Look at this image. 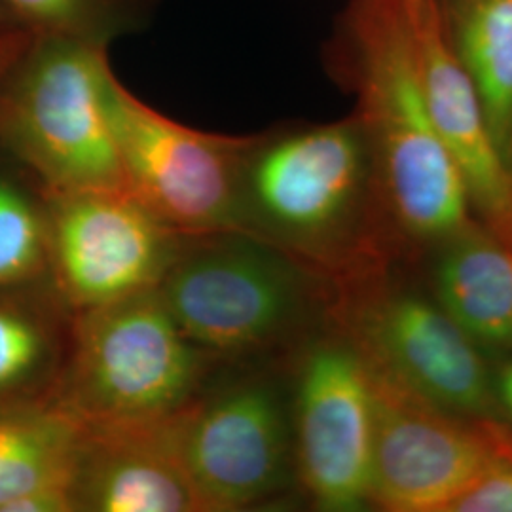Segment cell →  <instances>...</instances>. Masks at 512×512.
<instances>
[{
  "instance_id": "obj_1",
  "label": "cell",
  "mask_w": 512,
  "mask_h": 512,
  "mask_svg": "<svg viewBox=\"0 0 512 512\" xmlns=\"http://www.w3.org/2000/svg\"><path fill=\"white\" fill-rule=\"evenodd\" d=\"M236 230L334 285L401 260L361 118L294 122L249 137Z\"/></svg>"
},
{
  "instance_id": "obj_2",
  "label": "cell",
  "mask_w": 512,
  "mask_h": 512,
  "mask_svg": "<svg viewBox=\"0 0 512 512\" xmlns=\"http://www.w3.org/2000/svg\"><path fill=\"white\" fill-rule=\"evenodd\" d=\"M420 0H349L323 48L330 78L355 99L404 262L475 219L427 105Z\"/></svg>"
},
{
  "instance_id": "obj_3",
  "label": "cell",
  "mask_w": 512,
  "mask_h": 512,
  "mask_svg": "<svg viewBox=\"0 0 512 512\" xmlns=\"http://www.w3.org/2000/svg\"><path fill=\"white\" fill-rule=\"evenodd\" d=\"M158 291L211 359L285 363L330 323L334 283L238 230L184 236Z\"/></svg>"
},
{
  "instance_id": "obj_4",
  "label": "cell",
  "mask_w": 512,
  "mask_h": 512,
  "mask_svg": "<svg viewBox=\"0 0 512 512\" xmlns=\"http://www.w3.org/2000/svg\"><path fill=\"white\" fill-rule=\"evenodd\" d=\"M330 325L348 338L376 384L456 416L503 421L494 363L403 260L336 283Z\"/></svg>"
},
{
  "instance_id": "obj_5",
  "label": "cell",
  "mask_w": 512,
  "mask_h": 512,
  "mask_svg": "<svg viewBox=\"0 0 512 512\" xmlns=\"http://www.w3.org/2000/svg\"><path fill=\"white\" fill-rule=\"evenodd\" d=\"M109 46L37 37L0 90V143L44 196L129 190L109 114Z\"/></svg>"
},
{
  "instance_id": "obj_6",
  "label": "cell",
  "mask_w": 512,
  "mask_h": 512,
  "mask_svg": "<svg viewBox=\"0 0 512 512\" xmlns=\"http://www.w3.org/2000/svg\"><path fill=\"white\" fill-rule=\"evenodd\" d=\"M50 399L82 427L173 416L203 391L211 357L196 348L158 289L74 313Z\"/></svg>"
},
{
  "instance_id": "obj_7",
  "label": "cell",
  "mask_w": 512,
  "mask_h": 512,
  "mask_svg": "<svg viewBox=\"0 0 512 512\" xmlns=\"http://www.w3.org/2000/svg\"><path fill=\"white\" fill-rule=\"evenodd\" d=\"M179 444L205 512L255 509L296 488L285 363L202 391L179 414Z\"/></svg>"
},
{
  "instance_id": "obj_8",
  "label": "cell",
  "mask_w": 512,
  "mask_h": 512,
  "mask_svg": "<svg viewBox=\"0 0 512 512\" xmlns=\"http://www.w3.org/2000/svg\"><path fill=\"white\" fill-rule=\"evenodd\" d=\"M285 366L298 492L317 511H368L376 401L365 363L329 323Z\"/></svg>"
},
{
  "instance_id": "obj_9",
  "label": "cell",
  "mask_w": 512,
  "mask_h": 512,
  "mask_svg": "<svg viewBox=\"0 0 512 512\" xmlns=\"http://www.w3.org/2000/svg\"><path fill=\"white\" fill-rule=\"evenodd\" d=\"M109 114L129 190L184 236L236 230L249 137L205 133L148 107L112 74Z\"/></svg>"
},
{
  "instance_id": "obj_10",
  "label": "cell",
  "mask_w": 512,
  "mask_h": 512,
  "mask_svg": "<svg viewBox=\"0 0 512 512\" xmlns=\"http://www.w3.org/2000/svg\"><path fill=\"white\" fill-rule=\"evenodd\" d=\"M55 296L71 315L160 287L184 234L131 190L44 196Z\"/></svg>"
},
{
  "instance_id": "obj_11",
  "label": "cell",
  "mask_w": 512,
  "mask_h": 512,
  "mask_svg": "<svg viewBox=\"0 0 512 512\" xmlns=\"http://www.w3.org/2000/svg\"><path fill=\"white\" fill-rule=\"evenodd\" d=\"M372 378V376H370ZM374 385L370 509L450 512L512 448L505 421L473 420Z\"/></svg>"
},
{
  "instance_id": "obj_12",
  "label": "cell",
  "mask_w": 512,
  "mask_h": 512,
  "mask_svg": "<svg viewBox=\"0 0 512 512\" xmlns=\"http://www.w3.org/2000/svg\"><path fill=\"white\" fill-rule=\"evenodd\" d=\"M179 414L84 427L78 512H205L181 456Z\"/></svg>"
},
{
  "instance_id": "obj_13",
  "label": "cell",
  "mask_w": 512,
  "mask_h": 512,
  "mask_svg": "<svg viewBox=\"0 0 512 512\" xmlns=\"http://www.w3.org/2000/svg\"><path fill=\"white\" fill-rule=\"evenodd\" d=\"M418 52L427 105L471 211L512 247V169L495 145L473 82L442 44L425 0L418 4Z\"/></svg>"
},
{
  "instance_id": "obj_14",
  "label": "cell",
  "mask_w": 512,
  "mask_h": 512,
  "mask_svg": "<svg viewBox=\"0 0 512 512\" xmlns=\"http://www.w3.org/2000/svg\"><path fill=\"white\" fill-rule=\"evenodd\" d=\"M410 266L492 363L511 357L512 247L507 241L480 220H469Z\"/></svg>"
},
{
  "instance_id": "obj_15",
  "label": "cell",
  "mask_w": 512,
  "mask_h": 512,
  "mask_svg": "<svg viewBox=\"0 0 512 512\" xmlns=\"http://www.w3.org/2000/svg\"><path fill=\"white\" fill-rule=\"evenodd\" d=\"M82 442L50 397L0 406V512H78Z\"/></svg>"
},
{
  "instance_id": "obj_16",
  "label": "cell",
  "mask_w": 512,
  "mask_h": 512,
  "mask_svg": "<svg viewBox=\"0 0 512 512\" xmlns=\"http://www.w3.org/2000/svg\"><path fill=\"white\" fill-rule=\"evenodd\" d=\"M442 44L473 82L512 169V0H425Z\"/></svg>"
},
{
  "instance_id": "obj_17",
  "label": "cell",
  "mask_w": 512,
  "mask_h": 512,
  "mask_svg": "<svg viewBox=\"0 0 512 512\" xmlns=\"http://www.w3.org/2000/svg\"><path fill=\"white\" fill-rule=\"evenodd\" d=\"M33 287L0 293V406L50 397L65 363L71 329Z\"/></svg>"
},
{
  "instance_id": "obj_18",
  "label": "cell",
  "mask_w": 512,
  "mask_h": 512,
  "mask_svg": "<svg viewBox=\"0 0 512 512\" xmlns=\"http://www.w3.org/2000/svg\"><path fill=\"white\" fill-rule=\"evenodd\" d=\"M50 272L46 203L0 177V293L37 285Z\"/></svg>"
},
{
  "instance_id": "obj_19",
  "label": "cell",
  "mask_w": 512,
  "mask_h": 512,
  "mask_svg": "<svg viewBox=\"0 0 512 512\" xmlns=\"http://www.w3.org/2000/svg\"><path fill=\"white\" fill-rule=\"evenodd\" d=\"M19 27L37 37L109 46L141 16V0H0Z\"/></svg>"
},
{
  "instance_id": "obj_20",
  "label": "cell",
  "mask_w": 512,
  "mask_h": 512,
  "mask_svg": "<svg viewBox=\"0 0 512 512\" xmlns=\"http://www.w3.org/2000/svg\"><path fill=\"white\" fill-rule=\"evenodd\" d=\"M450 512H512V448L459 497Z\"/></svg>"
},
{
  "instance_id": "obj_21",
  "label": "cell",
  "mask_w": 512,
  "mask_h": 512,
  "mask_svg": "<svg viewBox=\"0 0 512 512\" xmlns=\"http://www.w3.org/2000/svg\"><path fill=\"white\" fill-rule=\"evenodd\" d=\"M35 35L23 27L0 33V90L33 44Z\"/></svg>"
},
{
  "instance_id": "obj_22",
  "label": "cell",
  "mask_w": 512,
  "mask_h": 512,
  "mask_svg": "<svg viewBox=\"0 0 512 512\" xmlns=\"http://www.w3.org/2000/svg\"><path fill=\"white\" fill-rule=\"evenodd\" d=\"M494 389L501 420L512 431V355L494 361Z\"/></svg>"
},
{
  "instance_id": "obj_23",
  "label": "cell",
  "mask_w": 512,
  "mask_h": 512,
  "mask_svg": "<svg viewBox=\"0 0 512 512\" xmlns=\"http://www.w3.org/2000/svg\"><path fill=\"white\" fill-rule=\"evenodd\" d=\"M16 27H19L18 21L8 12V8L0 2V33H2V31L16 29Z\"/></svg>"
}]
</instances>
